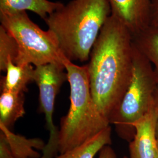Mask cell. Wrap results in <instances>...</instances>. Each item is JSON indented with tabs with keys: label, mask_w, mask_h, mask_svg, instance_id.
Masks as SVG:
<instances>
[{
	"label": "cell",
	"mask_w": 158,
	"mask_h": 158,
	"mask_svg": "<svg viewBox=\"0 0 158 158\" xmlns=\"http://www.w3.org/2000/svg\"><path fill=\"white\" fill-rule=\"evenodd\" d=\"M158 30V0H151L150 26Z\"/></svg>",
	"instance_id": "cell-17"
},
{
	"label": "cell",
	"mask_w": 158,
	"mask_h": 158,
	"mask_svg": "<svg viewBox=\"0 0 158 158\" xmlns=\"http://www.w3.org/2000/svg\"><path fill=\"white\" fill-rule=\"evenodd\" d=\"M133 53L132 34L111 15L93 47L88 64L93 101L108 121L130 85Z\"/></svg>",
	"instance_id": "cell-1"
},
{
	"label": "cell",
	"mask_w": 158,
	"mask_h": 158,
	"mask_svg": "<svg viewBox=\"0 0 158 158\" xmlns=\"http://www.w3.org/2000/svg\"><path fill=\"white\" fill-rule=\"evenodd\" d=\"M63 5L60 2L49 0H0V13L12 14L29 11L45 21L49 15Z\"/></svg>",
	"instance_id": "cell-10"
},
{
	"label": "cell",
	"mask_w": 158,
	"mask_h": 158,
	"mask_svg": "<svg viewBox=\"0 0 158 158\" xmlns=\"http://www.w3.org/2000/svg\"><path fill=\"white\" fill-rule=\"evenodd\" d=\"M111 144V128L109 126L80 145L55 158H94L104 147Z\"/></svg>",
	"instance_id": "cell-13"
},
{
	"label": "cell",
	"mask_w": 158,
	"mask_h": 158,
	"mask_svg": "<svg viewBox=\"0 0 158 158\" xmlns=\"http://www.w3.org/2000/svg\"><path fill=\"white\" fill-rule=\"evenodd\" d=\"M133 42L152 64L158 84V30L149 27L134 36Z\"/></svg>",
	"instance_id": "cell-14"
},
{
	"label": "cell",
	"mask_w": 158,
	"mask_h": 158,
	"mask_svg": "<svg viewBox=\"0 0 158 158\" xmlns=\"http://www.w3.org/2000/svg\"><path fill=\"white\" fill-rule=\"evenodd\" d=\"M1 25L11 34L18 46L16 64L35 67L51 63H62L61 52L55 35L34 23L26 12L0 13Z\"/></svg>",
	"instance_id": "cell-5"
},
{
	"label": "cell",
	"mask_w": 158,
	"mask_h": 158,
	"mask_svg": "<svg viewBox=\"0 0 158 158\" xmlns=\"http://www.w3.org/2000/svg\"><path fill=\"white\" fill-rule=\"evenodd\" d=\"M63 63L70 87V106L58 131L57 150L60 153L80 145L110 124L93 101L88 64L77 65L64 56Z\"/></svg>",
	"instance_id": "cell-3"
},
{
	"label": "cell",
	"mask_w": 158,
	"mask_h": 158,
	"mask_svg": "<svg viewBox=\"0 0 158 158\" xmlns=\"http://www.w3.org/2000/svg\"><path fill=\"white\" fill-rule=\"evenodd\" d=\"M111 14L108 0H72L46 19L64 56L73 62L90 59L91 51Z\"/></svg>",
	"instance_id": "cell-2"
},
{
	"label": "cell",
	"mask_w": 158,
	"mask_h": 158,
	"mask_svg": "<svg viewBox=\"0 0 158 158\" xmlns=\"http://www.w3.org/2000/svg\"><path fill=\"white\" fill-rule=\"evenodd\" d=\"M19 49L17 41L2 25H0V70L6 72L9 61L15 63Z\"/></svg>",
	"instance_id": "cell-15"
},
{
	"label": "cell",
	"mask_w": 158,
	"mask_h": 158,
	"mask_svg": "<svg viewBox=\"0 0 158 158\" xmlns=\"http://www.w3.org/2000/svg\"><path fill=\"white\" fill-rule=\"evenodd\" d=\"M98 158H117L116 153L110 145H106L100 151Z\"/></svg>",
	"instance_id": "cell-18"
},
{
	"label": "cell",
	"mask_w": 158,
	"mask_h": 158,
	"mask_svg": "<svg viewBox=\"0 0 158 158\" xmlns=\"http://www.w3.org/2000/svg\"><path fill=\"white\" fill-rule=\"evenodd\" d=\"M34 69L32 64L18 65L9 61L6 75L1 79V91L24 93L29 83L34 81Z\"/></svg>",
	"instance_id": "cell-11"
},
{
	"label": "cell",
	"mask_w": 158,
	"mask_h": 158,
	"mask_svg": "<svg viewBox=\"0 0 158 158\" xmlns=\"http://www.w3.org/2000/svg\"><path fill=\"white\" fill-rule=\"evenodd\" d=\"M40 158H42V156H41V157H40Z\"/></svg>",
	"instance_id": "cell-22"
},
{
	"label": "cell",
	"mask_w": 158,
	"mask_h": 158,
	"mask_svg": "<svg viewBox=\"0 0 158 158\" xmlns=\"http://www.w3.org/2000/svg\"><path fill=\"white\" fill-rule=\"evenodd\" d=\"M62 63H51L36 66L34 69V81L40 91V110L45 116L49 131V139L45 149L51 152H57L58 131L54 125L53 115L55 99L63 83L68 80V76Z\"/></svg>",
	"instance_id": "cell-6"
},
{
	"label": "cell",
	"mask_w": 158,
	"mask_h": 158,
	"mask_svg": "<svg viewBox=\"0 0 158 158\" xmlns=\"http://www.w3.org/2000/svg\"><path fill=\"white\" fill-rule=\"evenodd\" d=\"M0 158H15L6 138L0 134Z\"/></svg>",
	"instance_id": "cell-16"
},
{
	"label": "cell",
	"mask_w": 158,
	"mask_h": 158,
	"mask_svg": "<svg viewBox=\"0 0 158 158\" xmlns=\"http://www.w3.org/2000/svg\"><path fill=\"white\" fill-rule=\"evenodd\" d=\"M155 158H158V148H157V151H156V153L155 155Z\"/></svg>",
	"instance_id": "cell-20"
},
{
	"label": "cell",
	"mask_w": 158,
	"mask_h": 158,
	"mask_svg": "<svg viewBox=\"0 0 158 158\" xmlns=\"http://www.w3.org/2000/svg\"><path fill=\"white\" fill-rule=\"evenodd\" d=\"M134 43V42H133ZM158 84L152 65L134 44L133 68L130 85L109 118L119 136L130 142L135 134L134 124L156 106Z\"/></svg>",
	"instance_id": "cell-4"
},
{
	"label": "cell",
	"mask_w": 158,
	"mask_h": 158,
	"mask_svg": "<svg viewBox=\"0 0 158 158\" xmlns=\"http://www.w3.org/2000/svg\"><path fill=\"white\" fill-rule=\"evenodd\" d=\"M24 93L2 91L0 96V123L10 128L25 114Z\"/></svg>",
	"instance_id": "cell-12"
},
{
	"label": "cell",
	"mask_w": 158,
	"mask_h": 158,
	"mask_svg": "<svg viewBox=\"0 0 158 158\" xmlns=\"http://www.w3.org/2000/svg\"><path fill=\"white\" fill-rule=\"evenodd\" d=\"M128 158V157H127V156H124V157H123V158Z\"/></svg>",
	"instance_id": "cell-21"
},
{
	"label": "cell",
	"mask_w": 158,
	"mask_h": 158,
	"mask_svg": "<svg viewBox=\"0 0 158 158\" xmlns=\"http://www.w3.org/2000/svg\"><path fill=\"white\" fill-rule=\"evenodd\" d=\"M156 125H155V133H156V139L158 142V90L157 94H156Z\"/></svg>",
	"instance_id": "cell-19"
},
{
	"label": "cell",
	"mask_w": 158,
	"mask_h": 158,
	"mask_svg": "<svg viewBox=\"0 0 158 158\" xmlns=\"http://www.w3.org/2000/svg\"><path fill=\"white\" fill-rule=\"evenodd\" d=\"M0 130L6 138L15 158H40L42 156L37 150L44 151L45 142L39 138L28 139L23 136L15 134L10 128L0 123Z\"/></svg>",
	"instance_id": "cell-9"
},
{
	"label": "cell",
	"mask_w": 158,
	"mask_h": 158,
	"mask_svg": "<svg viewBox=\"0 0 158 158\" xmlns=\"http://www.w3.org/2000/svg\"><path fill=\"white\" fill-rule=\"evenodd\" d=\"M111 15L128 29L132 36L150 26L151 0H108Z\"/></svg>",
	"instance_id": "cell-7"
},
{
	"label": "cell",
	"mask_w": 158,
	"mask_h": 158,
	"mask_svg": "<svg viewBox=\"0 0 158 158\" xmlns=\"http://www.w3.org/2000/svg\"><path fill=\"white\" fill-rule=\"evenodd\" d=\"M156 119V105L134 124L135 134L129 144L130 158H155L158 148Z\"/></svg>",
	"instance_id": "cell-8"
}]
</instances>
